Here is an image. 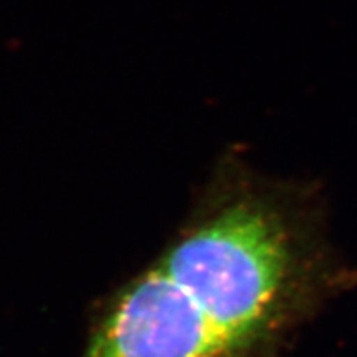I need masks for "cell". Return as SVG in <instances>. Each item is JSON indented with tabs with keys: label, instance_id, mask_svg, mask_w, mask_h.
<instances>
[{
	"label": "cell",
	"instance_id": "cell-1",
	"mask_svg": "<svg viewBox=\"0 0 357 357\" xmlns=\"http://www.w3.org/2000/svg\"><path fill=\"white\" fill-rule=\"evenodd\" d=\"M352 278L314 202L227 169L102 305L82 357H280Z\"/></svg>",
	"mask_w": 357,
	"mask_h": 357
}]
</instances>
